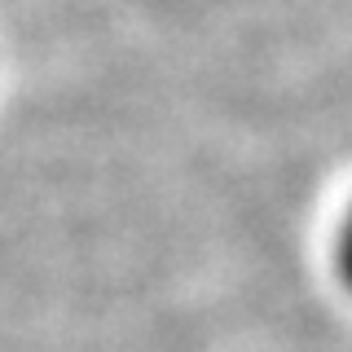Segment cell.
<instances>
[{"label":"cell","mask_w":352,"mask_h":352,"mask_svg":"<svg viewBox=\"0 0 352 352\" xmlns=\"http://www.w3.org/2000/svg\"><path fill=\"white\" fill-rule=\"evenodd\" d=\"M335 260H339V278H344V286L352 291V212H348V220H344V229H339Z\"/></svg>","instance_id":"obj_1"}]
</instances>
